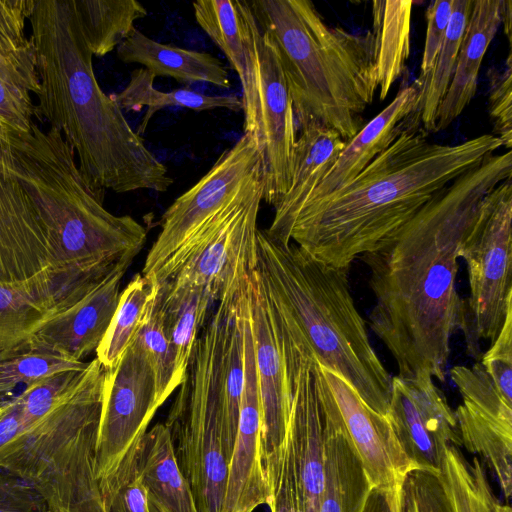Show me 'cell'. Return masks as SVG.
<instances>
[{
    "label": "cell",
    "mask_w": 512,
    "mask_h": 512,
    "mask_svg": "<svg viewBox=\"0 0 512 512\" xmlns=\"http://www.w3.org/2000/svg\"><path fill=\"white\" fill-rule=\"evenodd\" d=\"M512 177V152L492 154L440 190L411 220L359 258L375 304L369 326L404 379L445 380L453 334L461 328L459 247L481 203Z\"/></svg>",
    "instance_id": "cell-1"
},
{
    "label": "cell",
    "mask_w": 512,
    "mask_h": 512,
    "mask_svg": "<svg viewBox=\"0 0 512 512\" xmlns=\"http://www.w3.org/2000/svg\"><path fill=\"white\" fill-rule=\"evenodd\" d=\"M412 112L401 134L353 180L305 204L280 240L348 269L411 220L440 190L503 144L482 134L458 144L430 142Z\"/></svg>",
    "instance_id": "cell-2"
},
{
    "label": "cell",
    "mask_w": 512,
    "mask_h": 512,
    "mask_svg": "<svg viewBox=\"0 0 512 512\" xmlns=\"http://www.w3.org/2000/svg\"><path fill=\"white\" fill-rule=\"evenodd\" d=\"M28 21L40 81L36 113L73 150L88 185L101 195L167 191L166 166L97 82L76 1L34 0Z\"/></svg>",
    "instance_id": "cell-3"
},
{
    "label": "cell",
    "mask_w": 512,
    "mask_h": 512,
    "mask_svg": "<svg viewBox=\"0 0 512 512\" xmlns=\"http://www.w3.org/2000/svg\"><path fill=\"white\" fill-rule=\"evenodd\" d=\"M5 163L33 201L47 230L53 267L66 274L106 272L140 252L146 228L116 216L84 179L73 150L54 129L3 130Z\"/></svg>",
    "instance_id": "cell-4"
},
{
    "label": "cell",
    "mask_w": 512,
    "mask_h": 512,
    "mask_svg": "<svg viewBox=\"0 0 512 512\" xmlns=\"http://www.w3.org/2000/svg\"><path fill=\"white\" fill-rule=\"evenodd\" d=\"M256 239V272L273 305L323 368L386 416L392 377L370 343L350 291L349 270L328 265L294 243L277 241L265 230L258 229Z\"/></svg>",
    "instance_id": "cell-5"
},
{
    "label": "cell",
    "mask_w": 512,
    "mask_h": 512,
    "mask_svg": "<svg viewBox=\"0 0 512 512\" xmlns=\"http://www.w3.org/2000/svg\"><path fill=\"white\" fill-rule=\"evenodd\" d=\"M249 4L278 52L297 130L316 123L350 140L378 90L371 31L360 35L331 26L309 0Z\"/></svg>",
    "instance_id": "cell-6"
},
{
    "label": "cell",
    "mask_w": 512,
    "mask_h": 512,
    "mask_svg": "<svg viewBox=\"0 0 512 512\" xmlns=\"http://www.w3.org/2000/svg\"><path fill=\"white\" fill-rule=\"evenodd\" d=\"M104 378L94 358L38 378L17 395L49 512H105L96 476Z\"/></svg>",
    "instance_id": "cell-7"
},
{
    "label": "cell",
    "mask_w": 512,
    "mask_h": 512,
    "mask_svg": "<svg viewBox=\"0 0 512 512\" xmlns=\"http://www.w3.org/2000/svg\"><path fill=\"white\" fill-rule=\"evenodd\" d=\"M225 313L216 309L194 344L164 423L199 512H222L228 463L221 441Z\"/></svg>",
    "instance_id": "cell-8"
},
{
    "label": "cell",
    "mask_w": 512,
    "mask_h": 512,
    "mask_svg": "<svg viewBox=\"0 0 512 512\" xmlns=\"http://www.w3.org/2000/svg\"><path fill=\"white\" fill-rule=\"evenodd\" d=\"M289 411L280 444L264 456L270 512H321L324 440L332 392L308 346L290 340L283 348Z\"/></svg>",
    "instance_id": "cell-9"
},
{
    "label": "cell",
    "mask_w": 512,
    "mask_h": 512,
    "mask_svg": "<svg viewBox=\"0 0 512 512\" xmlns=\"http://www.w3.org/2000/svg\"><path fill=\"white\" fill-rule=\"evenodd\" d=\"M262 156L255 136L243 135L210 170L166 209L142 275L159 285L180 259L263 190Z\"/></svg>",
    "instance_id": "cell-10"
},
{
    "label": "cell",
    "mask_w": 512,
    "mask_h": 512,
    "mask_svg": "<svg viewBox=\"0 0 512 512\" xmlns=\"http://www.w3.org/2000/svg\"><path fill=\"white\" fill-rule=\"evenodd\" d=\"M466 262L469 296L463 300L461 330L467 352L481 359L512 311V182H501L483 199L459 247Z\"/></svg>",
    "instance_id": "cell-11"
},
{
    "label": "cell",
    "mask_w": 512,
    "mask_h": 512,
    "mask_svg": "<svg viewBox=\"0 0 512 512\" xmlns=\"http://www.w3.org/2000/svg\"><path fill=\"white\" fill-rule=\"evenodd\" d=\"M159 407L152 366L134 338L116 365L105 370L96 445V476L104 508L137 465L143 438Z\"/></svg>",
    "instance_id": "cell-12"
},
{
    "label": "cell",
    "mask_w": 512,
    "mask_h": 512,
    "mask_svg": "<svg viewBox=\"0 0 512 512\" xmlns=\"http://www.w3.org/2000/svg\"><path fill=\"white\" fill-rule=\"evenodd\" d=\"M259 107L257 142L262 156V200L276 206L290 188L298 130L292 99L271 37L255 32Z\"/></svg>",
    "instance_id": "cell-13"
},
{
    "label": "cell",
    "mask_w": 512,
    "mask_h": 512,
    "mask_svg": "<svg viewBox=\"0 0 512 512\" xmlns=\"http://www.w3.org/2000/svg\"><path fill=\"white\" fill-rule=\"evenodd\" d=\"M386 417L414 469L438 475L445 448L462 446L455 412L431 377H392Z\"/></svg>",
    "instance_id": "cell-14"
},
{
    "label": "cell",
    "mask_w": 512,
    "mask_h": 512,
    "mask_svg": "<svg viewBox=\"0 0 512 512\" xmlns=\"http://www.w3.org/2000/svg\"><path fill=\"white\" fill-rule=\"evenodd\" d=\"M262 193H256L192 247L168 280L202 287L216 302L253 271L257 265V217Z\"/></svg>",
    "instance_id": "cell-15"
},
{
    "label": "cell",
    "mask_w": 512,
    "mask_h": 512,
    "mask_svg": "<svg viewBox=\"0 0 512 512\" xmlns=\"http://www.w3.org/2000/svg\"><path fill=\"white\" fill-rule=\"evenodd\" d=\"M262 411L247 303L244 321V387L237 434L228 461L222 512H254L267 505Z\"/></svg>",
    "instance_id": "cell-16"
},
{
    "label": "cell",
    "mask_w": 512,
    "mask_h": 512,
    "mask_svg": "<svg viewBox=\"0 0 512 512\" xmlns=\"http://www.w3.org/2000/svg\"><path fill=\"white\" fill-rule=\"evenodd\" d=\"M321 368L372 489L402 492L414 468L388 418L371 409L344 379Z\"/></svg>",
    "instance_id": "cell-17"
},
{
    "label": "cell",
    "mask_w": 512,
    "mask_h": 512,
    "mask_svg": "<svg viewBox=\"0 0 512 512\" xmlns=\"http://www.w3.org/2000/svg\"><path fill=\"white\" fill-rule=\"evenodd\" d=\"M249 318L258 380L264 456L282 441L289 411L285 359L274 310L256 272L248 280Z\"/></svg>",
    "instance_id": "cell-18"
},
{
    "label": "cell",
    "mask_w": 512,
    "mask_h": 512,
    "mask_svg": "<svg viewBox=\"0 0 512 512\" xmlns=\"http://www.w3.org/2000/svg\"><path fill=\"white\" fill-rule=\"evenodd\" d=\"M130 264H123L76 299L61 303L32 336L78 362L96 351L119 303L120 285Z\"/></svg>",
    "instance_id": "cell-19"
},
{
    "label": "cell",
    "mask_w": 512,
    "mask_h": 512,
    "mask_svg": "<svg viewBox=\"0 0 512 512\" xmlns=\"http://www.w3.org/2000/svg\"><path fill=\"white\" fill-rule=\"evenodd\" d=\"M53 267L45 225L9 171L0 140V282L28 279Z\"/></svg>",
    "instance_id": "cell-20"
},
{
    "label": "cell",
    "mask_w": 512,
    "mask_h": 512,
    "mask_svg": "<svg viewBox=\"0 0 512 512\" xmlns=\"http://www.w3.org/2000/svg\"><path fill=\"white\" fill-rule=\"evenodd\" d=\"M192 6L198 25L224 53L239 77L244 133L257 139L259 93L255 32L258 24L249 1L199 0Z\"/></svg>",
    "instance_id": "cell-21"
},
{
    "label": "cell",
    "mask_w": 512,
    "mask_h": 512,
    "mask_svg": "<svg viewBox=\"0 0 512 512\" xmlns=\"http://www.w3.org/2000/svg\"><path fill=\"white\" fill-rule=\"evenodd\" d=\"M420 96L421 85L417 80L401 89L381 112L346 142L334 165L305 204L326 197L343 187L385 151L406 127Z\"/></svg>",
    "instance_id": "cell-22"
},
{
    "label": "cell",
    "mask_w": 512,
    "mask_h": 512,
    "mask_svg": "<svg viewBox=\"0 0 512 512\" xmlns=\"http://www.w3.org/2000/svg\"><path fill=\"white\" fill-rule=\"evenodd\" d=\"M298 132L290 188L274 207L272 223L265 230L275 240L289 229L346 144L336 131L316 123L303 125Z\"/></svg>",
    "instance_id": "cell-23"
},
{
    "label": "cell",
    "mask_w": 512,
    "mask_h": 512,
    "mask_svg": "<svg viewBox=\"0 0 512 512\" xmlns=\"http://www.w3.org/2000/svg\"><path fill=\"white\" fill-rule=\"evenodd\" d=\"M503 0H473L452 79L437 110L435 132L447 128L474 98L480 67L501 25Z\"/></svg>",
    "instance_id": "cell-24"
},
{
    "label": "cell",
    "mask_w": 512,
    "mask_h": 512,
    "mask_svg": "<svg viewBox=\"0 0 512 512\" xmlns=\"http://www.w3.org/2000/svg\"><path fill=\"white\" fill-rule=\"evenodd\" d=\"M324 473L321 512H363L372 487L349 440L334 397L325 423Z\"/></svg>",
    "instance_id": "cell-25"
},
{
    "label": "cell",
    "mask_w": 512,
    "mask_h": 512,
    "mask_svg": "<svg viewBox=\"0 0 512 512\" xmlns=\"http://www.w3.org/2000/svg\"><path fill=\"white\" fill-rule=\"evenodd\" d=\"M69 294L63 273L54 267L25 280L0 282V344L29 338Z\"/></svg>",
    "instance_id": "cell-26"
},
{
    "label": "cell",
    "mask_w": 512,
    "mask_h": 512,
    "mask_svg": "<svg viewBox=\"0 0 512 512\" xmlns=\"http://www.w3.org/2000/svg\"><path fill=\"white\" fill-rule=\"evenodd\" d=\"M117 56L126 64L142 65L155 77L168 76L186 85L231 86L227 68L218 58L209 53L162 44L137 28L117 47Z\"/></svg>",
    "instance_id": "cell-27"
},
{
    "label": "cell",
    "mask_w": 512,
    "mask_h": 512,
    "mask_svg": "<svg viewBox=\"0 0 512 512\" xmlns=\"http://www.w3.org/2000/svg\"><path fill=\"white\" fill-rule=\"evenodd\" d=\"M138 466L152 512H199L164 423L154 425L145 434Z\"/></svg>",
    "instance_id": "cell-28"
},
{
    "label": "cell",
    "mask_w": 512,
    "mask_h": 512,
    "mask_svg": "<svg viewBox=\"0 0 512 512\" xmlns=\"http://www.w3.org/2000/svg\"><path fill=\"white\" fill-rule=\"evenodd\" d=\"M156 301L175 354L176 372L182 381L196 339L215 301L202 287L172 280L158 285Z\"/></svg>",
    "instance_id": "cell-29"
},
{
    "label": "cell",
    "mask_w": 512,
    "mask_h": 512,
    "mask_svg": "<svg viewBox=\"0 0 512 512\" xmlns=\"http://www.w3.org/2000/svg\"><path fill=\"white\" fill-rule=\"evenodd\" d=\"M34 0H0V82L32 101L40 92L36 54L25 34Z\"/></svg>",
    "instance_id": "cell-30"
},
{
    "label": "cell",
    "mask_w": 512,
    "mask_h": 512,
    "mask_svg": "<svg viewBox=\"0 0 512 512\" xmlns=\"http://www.w3.org/2000/svg\"><path fill=\"white\" fill-rule=\"evenodd\" d=\"M413 1L376 0L372 2L374 62L383 101L402 75L410 55V20Z\"/></svg>",
    "instance_id": "cell-31"
},
{
    "label": "cell",
    "mask_w": 512,
    "mask_h": 512,
    "mask_svg": "<svg viewBox=\"0 0 512 512\" xmlns=\"http://www.w3.org/2000/svg\"><path fill=\"white\" fill-rule=\"evenodd\" d=\"M154 79L155 76L144 67L134 69L126 87L110 95L123 112H139L147 107L136 130L140 136L146 131L151 118L166 107H182L197 112L216 108L243 111L242 100L236 95H208L188 88L163 92L154 87Z\"/></svg>",
    "instance_id": "cell-32"
},
{
    "label": "cell",
    "mask_w": 512,
    "mask_h": 512,
    "mask_svg": "<svg viewBox=\"0 0 512 512\" xmlns=\"http://www.w3.org/2000/svg\"><path fill=\"white\" fill-rule=\"evenodd\" d=\"M454 412L462 445L488 462L508 500L512 490V427L494 420L466 402Z\"/></svg>",
    "instance_id": "cell-33"
},
{
    "label": "cell",
    "mask_w": 512,
    "mask_h": 512,
    "mask_svg": "<svg viewBox=\"0 0 512 512\" xmlns=\"http://www.w3.org/2000/svg\"><path fill=\"white\" fill-rule=\"evenodd\" d=\"M438 477L453 512H512L495 496L480 459L468 461L459 447L445 448Z\"/></svg>",
    "instance_id": "cell-34"
},
{
    "label": "cell",
    "mask_w": 512,
    "mask_h": 512,
    "mask_svg": "<svg viewBox=\"0 0 512 512\" xmlns=\"http://www.w3.org/2000/svg\"><path fill=\"white\" fill-rule=\"evenodd\" d=\"M473 0H453L450 21L430 72L418 77L421 96L415 109L425 132H435L437 110L452 79L460 44L470 17Z\"/></svg>",
    "instance_id": "cell-35"
},
{
    "label": "cell",
    "mask_w": 512,
    "mask_h": 512,
    "mask_svg": "<svg viewBox=\"0 0 512 512\" xmlns=\"http://www.w3.org/2000/svg\"><path fill=\"white\" fill-rule=\"evenodd\" d=\"M86 42L101 57L117 48L147 15L136 0H75Z\"/></svg>",
    "instance_id": "cell-36"
},
{
    "label": "cell",
    "mask_w": 512,
    "mask_h": 512,
    "mask_svg": "<svg viewBox=\"0 0 512 512\" xmlns=\"http://www.w3.org/2000/svg\"><path fill=\"white\" fill-rule=\"evenodd\" d=\"M157 291V284L138 273L121 292L112 321L96 350V358L105 370L113 368L132 343Z\"/></svg>",
    "instance_id": "cell-37"
},
{
    "label": "cell",
    "mask_w": 512,
    "mask_h": 512,
    "mask_svg": "<svg viewBox=\"0 0 512 512\" xmlns=\"http://www.w3.org/2000/svg\"><path fill=\"white\" fill-rule=\"evenodd\" d=\"M88 362L74 361L29 338L0 345V395L19 384L28 385L53 372L83 368Z\"/></svg>",
    "instance_id": "cell-38"
},
{
    "label": "cell",
    "mask_w": 512,
    "mask_h": 512,
    "mask_svg": "<svg viewBox=\"0 0 512 512\" xmlns=\"http://www.w3.org/2000/svg\"><path fill=\"white\" fill-rule=\"evenodd\" d=\"M135 339L142 346L152 366L157 400L161 406L182 381L176 372L175 354L166 334L156 297Z\"/></svg>",
    "instance_id": "cell-39"
},
{
    "label": "cell",
    "mask_w": 512,
    "mask_h": 512,
    "mask_svg": "<svg viewBox=\"0 0 512 512\" xmlns=\"http://www.w3.org/2000/svg\"><path fill=\"white\" fill-rule=\"evenodd\" d=\"M451 379L462 395L463 402L472 405L483 414L512 427V406L498 393L492 380L480 362L467 366H454Z\"/></svg>",
    "instance_id": "cell-40"
},
{
    "label": "cell",
    "mask_w": 512,
    "mask_h": 512,
    "mask_svg": "<svg viewBox=\"0 0 512 512\" xmlns=\"http://www.w3.org/2000/svg\"><path fill=\"white\" fill-rule=\"evenodd\" d=\"M509 53L502 69L492 67L489 79L488 110L496 136L507 149L512 146V59Z\"/></svg>",
    "instance_id": "cell-41"
},
{
    "label": "cell",
    "mask_w": 512,
    "mask_h": 512,
    "mask_svg": "<svg viewBox=\"0 0 512 512\" xmlns=\"http://www.w3.org/2000/svg\"><path fill=\"white\" fill-rule=\"evenodd\" d=\"M405 512H453L438 475L414 469L403 485Z\"/></svg>",
    "instance_id": "cell-42"
},
{
    "label": "cell",
    "mask_w": 512,
    "mask_h": 512,
    "mask_svg": "<svg viewBox=\"0 0 512 512\" xmlns=\"http://www.w3.org/2000/svg\"><path fill=\"white\" fill-rule=\"evenodd\" d=\"M480 363L502 399L512 406V311L490 348L482 354Z\"/></svg>",
    "instance_id": "cell-43"
},
{
    "label": "cell",
    "mask_w": 512,
    "mask_h": 512,
    "mask_svg": "<svg viewBox=\"0 0 512 512\" xmlns=\"http://www.w3.org/2000/svg\"><path fill=\"white\" fill-rule=\"evenodd\" d=\"M0 512H49V509L32 485L0 468Z\"/></svg>",
    "instance_id": "cell-44"
},
{
    "label": "cell",
    "mask_w": 512,
    "mask_h": 512,
    "mask_svg": "<svg viewBox=\"0 0 512 512\" xmlns=\"http://www.w3.org/2000/svg\"><path fill=\"white\" fill-rule=\"evenodd\" d=\"M453 0L431 1L426 10L427 30L419 77L427 75L442 45L450 21Z\"/></svg>",
    "instance_id": "cell-45"
},
{
    "label": "cell",
    "mask_w": 512,
    "mask_h": 512,
    "mask_svg": "<svg viewBox=\"0 0 512 512\" xmlns=\"http://www.w3.org/2000/svg\"><path fill=\"white\" fill-rule=\"evenodd\" d=\"M105 512H152L138 463L107 501Z\"/></svg>",
    "instance_id": "cell-46"
},
{
    "label": "cell",
    "mask_w": 512,
    "mask_h": 512,
    "mask_svg": "<svg viewBox=\"0 0 512 512\" xmlns=\"http://www.w3.org/2000/svg\"><path fill=\"white\" fill-rule=\"evenodd\" d=\"M36 113L33 101L27 100L0 82V123L5 130L28 132Z\"/></svg>",
    "instance_id": "cell-47"
},
{
    "label": "cell",
    "mask_w": 512,
    "mask_h": 512,
    "mask_svg": "<svg viewBox=\"0 0 512 512\" xmlns=\"http://www.w3.org/2000/svg\"><path fill=\"white\" fill-rule=\"evenodd\" d=\"M363 512H405L402 492H383L372 489Z\"/></svg>",
    "instance_id": "cell-48"
},
{
    "label": "cell",
    "mask_w": 512,
    "mask_h": 512,
    "mask_svg": "<svg viewBox=\"0 0 512 512\" xmlns=\"http://www.w3.org/2000/svg\"><path fill=\"white\" fill-rule=\"evenodd\" d=\"M501 24L504 25V32L510 42L512 30V2L510 0L502 1Z\"/></svg>",
    "instance_id": "cell-49"
},
{
    "label": "cell",
    "mask_w": 512,
    "mask_h": 512,
    "mask_svg": "<svg viewBox=\"0 0 512 512\" xmlns=\"http://www.w3.org/2000/svg\"><path fill=\"white\" fill-rule=\"evenodd\" d=\"M3 130H4V129H3V126H2V125H1V123H0V135L2 134Z\"/></svg>",
    "instance_id": "cell-50"
}]
</instances>
